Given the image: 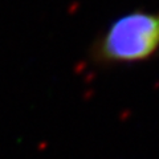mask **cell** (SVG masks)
Returning a JSON list of instances; mask_svg holds the SVG:
<instances>
[{"instance_id":"obj_1","label":"cell","mask_w":159,"mask_h":159,"mask_svg":"<svg viewBox=\"0 0 159 159\" xmlns=\"http://www.w3.org/2000/svg\"><path fill=\"white\" fill-rule=\"evenodd\" d=\"M89 60L99 68L135 65L159 53V8L133 9L111 20L93 40Z\"/></svg>"}]
</instances>
